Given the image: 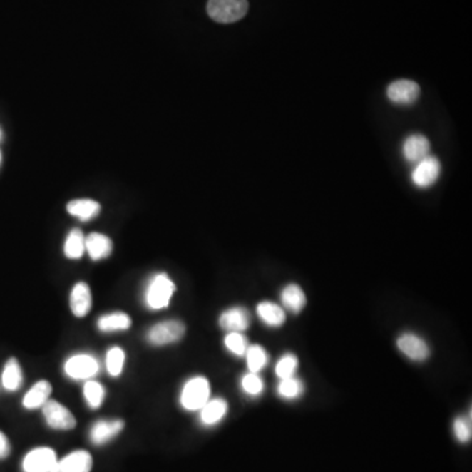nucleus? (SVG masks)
<instances>
[{
	"label": "nucleus",
	"instance_id": "nucleus-31",
	"mask_svg": "<svg viewBox=\"0 0 472 472\" xmlns=\"http://www.w3.org/2000/svg\"><path fill=\"white\" fill-rule=\"evenodd\" d=\"M240 387L245 395H248L251 398H256V396H260L261 394L264 392V381L261 379L260 375L257 373L248 371L247 374L242 376Z\"/></svg>",
	"mask_w": 472,
	"mask_h": 472
},
{
	"label": "nucleus",
	"instance_id": "nucleus-26",
	"mask_svg": "<svg viewBox=\"0 0 472 472\" xmlns=\"http://www.w3.org/2000/svg\"><path fill=\"white\" fill-rule=\"evenodd\" d=\"M247 366L251 373H260L268 365L269 354L261 345H250L245 354Z\"/></svg>",
	"mask_w": 472,
	"mask_h": 472
},
{
	"label": "nucleus",
	"instance_id": "nucleus-11",
	"mask_svg": "<svg viewBox=\"0 0 472 472\" xmlns=\"http://www.w3.org/2000/svg\"><path fill=\"white\" fill-rule=\"evenodd\" d=\"M441 164L437 158L426 156L419 163H416L412 172V181L419 188H428L433 185L440 176Z\"/></svg>",
	"mask_w": 472,
	"mask_h": 472
},
{
	"label": "nucleus",
	"instance_id": "nucleus-12",
	"mask_svg": "<svg viewBox=\"0 0 472 472\" xmlns=\"http://www.w3.org/2000/svg\"><path fill=\"white\" fill-rule=\"evenodd\" d=\"M251 317L248 309L240 306L225 309L220 317V326L226 332H245L250 328Z\"/></svg>",
	"mask_w": 472,
	"mask_h": 472
},
{
	"label": "nucleus",
	"instance_id": "nucleus-5",
	"mask_svg": "<svg viewBox=\"0 0 472 472\" xmlns=\"http://www.w3.org/2000/svg\"><path fill=\"white\" fill-rule=\"evenodd\" d=\"M100 371V364L96 357L88 353H76L66 359L63 373L73 381H90Z\"/></svg>",
	"mask_w": 472,
	"mask_h": 472
},
{
	"label": "nucleus",
	"instance_id": "nucleus-25",
	"mask_svg": "<svg viewBox=\"0 0 472 472\" xmlns=\"http://www.w3.org/2000/svg\"><path fill=\"white\" fill-rule=\"evenodd\" d=\"M106 389L101 383L98 381H86L84 386H83V396L87 403V406L91 409H98V408L103 406L104 400H106Z\"/></svg>",
	"mask_w": 472,
	"mask_h": 472
},
{
	"label": "nucleus",
	"instance_id": "nucleus-23",
	"mask_svg": "<svg viewBox=\"0 0 472 472\" xmlns=\"http://www.w3.org/2000/svg\"><path fill=\"white\" fill-rule=\"evenodd\" d=\"M1 384L3 389L9 392L20 390L23 384V370L15 357H11L3 367Z\"/></svg>",
	"mask_w": 472,
	"mask_h": 472
},
{
	"label": "nucleus",
	"instance_id": "nucleus-14",
	"mask_svg": "<svg viewBox=\"0 0 472 472\" xmlns=\"http://www.w3.org/2000/svg\"><path fill=\"white\" fill-rule=\"evenodd\" d=\"M387 96L395 104L408 106L415 103L420 96V87L417 83L412 81H396L389 86Z\"/></svg>",
	"mask_w": 472,
	"mask_h": 472
},
{
	"label": "nucleus",
	"instance_id": "nucleus-33",
	"mask_svg": "<svg viewBox=\"0 0 472 472\" xmlns=\"http://www.w3.org/2000/svg\"><path fill=\"white\" fill-rule=\"evenodd\" d=\"M11 453V443H9L7 436L0 431V461L6 459Z\"/></svg>",
	"mask_w": 472,
	"mask_h": 472
},
{
	"label": "nucleus",
	"instance_id": "nucleus-1",
	"mask_svg": "<svg viewBox=\"0 0 472 472\" xmlns=\"http://www.w3.org/2000/svg\"><path fill=\"white\" fill-rule=\"evenodd\" d=\"M176 292V285L167 273H156L147 282L143 301L147 309L160 311L167 309Z\"/></svg>",
	"mask_w": 472,
	"mask_h": 472
},
{
	"label": "nucleus",
	"instance_id": "nucleus-32",
	"mask_svg": "<svg viewBox=\"0 0 472 472\" xmlns=\"http://www.w3.org/2000/svg\"><path fill=\"white\" fill-rule=\"evenodd\" d=\"M453 431L456 440L461 443H467L471 441L472 425L471 417L467 416H459L454 420L453 424Z\"/></svg>",
	"mask_w": 472,
	"mask_h": 472
},
{
	"label": "nucleus",
	"instance_id": "nucleus-8",
	"mask_svg": "<svg viewBox=\"0 0 472 472\" xmlns=\"http://www.w3.org/2000/svg\"><path fill=\"white\" fill-rule=\"evenodd\" d=\"M396 345H398V349L407 359L415 361V362H424L431 356V349H429L428 342L414 332L400 334Z\"/></svg>",
	"mask_w": 472,
	"mask_h": 472
},
{
	"label": "nucleus",
	"instance_id": "nucleus-18",
	"mask_svg": "<svg viewBox=\"0 0 472 472\" xmlns=\"http://www.w3.org/2000/svg\"><path fill=\"white\" fill-rule=\"evenodd\" d=\"M112 250H113V243L104 234L92 232L86 237V252L90 255L92 260L98 261L109 257Z\"/></svg>",
	"mask_w": 472,
	"mask_h": 472
},
{
	"label": "nucleus",
	"instance_id": "nucleus-6",
	"mask_svg": "<svg viewBox=\"0 0 472 472\" xmlns=\"http://www.w3.org/2000/svg\"><path fill=\"white\" fill-rule=\"evenodd\" d=\"M41 411L48 426L54 431H73L76 426V419L73 412L57 400H48L42 406Z\"/></svg>",
	"mask_w": 472,
	"mask_h": 472
},
{
	"label": "nucleus",
	"instance_id": "nucleus-20",
	"mask_svg": "<svg viewBox=\"0 0 472 472\" xmlns=\"http://www.w3.org/2000/svg\"><path fill=\"white\" fill-rule=\"evenodd\" d=\"M257 317L260 318L261 322L268 327H281L286 320L285 309H282L277 303L273 302L264 301L257 304Z\"/></svg>",
	"mask_w": 472,
	"mask_h": 472
},
{
	"label": "nucleus",
	"instance_id": "nucleus-4",
	"mask_svg": "<svg viewBox=\"0 0 472 472\" xmlns=\"http://www.w3.org/2000/svg\"><path fill=\"white\" fill-rule=\"evenodd\" d=\"M248 12L247 0H209L207 14L214 21L231 24L242 20Z\"/></svg>",
	"mask_w": 472,
	"mask_h": 472
},
{
	"label": "nucleus",
	"instance_id": "nucleus-19",
	"mask_svg": "<svg viewBox=\"0 0 472 472\" xmlns=\"http://www.w3.org/2000/svg\"><path fill=\"white\" fill-rule=\"evenodd\" d=\"M429 151H431L429 140L420 134L408 137L403 145V154L409 163H419L424 158L428 156Z\"/></svg>",
	"mask_w": 472,
	"mask_h": 472
},
{
	"label": "nucleus",
	"instance_id": "nucleus-27",
	"mask_svg": "<svg viewBox=\"0 0 472 472\" xmlns=\"http://www.w3.org/2000/svg\"><path fill=\"white\" fill-rule=\"evenodd\" d=\"M304 392V384L299 378L290 376L285 379H279L277 386V394L279 398L285 400H295L301 398Z\"/></svg>",
	"mask_w": 472,
	"mask_h": 472
},
{
	"label": "nucleus",
	"instance_id": "nucleus-22",
	"mask_svg": "<svg viewBox=\"0 0 472 472\" xmlns=\"http://www.w3.org/2000/svg\"><path fill=\"white\" fill-rule=\"evenodd\" d=\"M281 302L286 309L292 311L293 314H299L302 309H304L307 298L301 286L289 284L281 292Z\"/></svg>",
	"mask_w": 472,
	"mask_h": 472
},
{
	"label": "nucleus",
	"instance_id": "nucleus-13",
	"mask_svg": "<svg viewBox=\"0 0 472 472\" xmlns=\"http://www.w3.org/2000/svg\"><path fill=\"white\" fill-rule=\"evenodd\" d=\"M92 309V293L86 282H78L70 293V309L75 318H84Z\"/></svg>",
	"mask_w": 472,
	"mask_h": 472
},
{
	"label": "nucleus",
	"instance_id": "nucleus-2",
	"mask_svg": "<svg viewBox=\"0 0 472 472\" xmlns=\"http://www.w3.org/2000/svg\"><path fill=\"white\" fill-rule=\"evenodd\" d=\"M212 387L206 376L197 375L184 383L180 392V406L188 412H198L210 399Z\"/></svg>",
	"mask_w": 472,
	"mask_h": 472
},
{
	"label": "nucleus",
	"instance_id": "nucleus-21",
	"mask_svg": "<svg viewBox=\"0 0 472 472\" xmlns=\"http://www.w3.org/2000/svg\"><path fill=\"white\" fill-rule=\"evenodd\" d=\"M101 210V206L96 201L90 198H81V200H73L67 204V212L75 218H79L82 222L93 220L98 217Z\"/></svg>",
	"mask_w": 472,
	"mask_h": 472
},
{
	"label": "nucleus",
	"instance_id": "nucleus-28",
	"mask_svg": "<svg viewBox=\"0 0 472 472\" xmlns=\"http://www.w3.org/2000/svg\"><path fill=\"white\" fill-rule=\"evenodd\" d=\"M126 361V353L120 347H112L106 352V367L108 374L117 378L123 374V367Z\"/></svg>",
	"mask_w": 472,
	"mask_h": 472
},
{
	"label": "nucleus",
	"instance_id": "nucleus-24",
	"mask_svg": "<svg viewBox=\"0 0 472 472\" xmlns=\"http://www.w3.org/2000/svg\"><path fill=\"white\" fill-rule=\"evenodd\" d=\"M63 252L70 260H78L86 252V236L83 235L79 228L71 230L66 237Z\"/></svg>",
	"mask_w": 472,
	"mask_h": 472
},
{
	"label": "nucleus",
	"instance_id": "nucleus-30",
	"mask_svg": "<svg viewBox=\"0 0 472 472\" xmlns=\"http://www.w3.org/2000/svg\"><path fill=\"white\" fill-rule=\"evenodd\" d=\"M223 342L226 349L237 357H243L250 347V342L243 332H227Z\"/></svg>",
	"mask_w": 472,
	"mask_h": 472
},
{
	"label": "nucleus",
	"instance_id": "nucleus-16",
	"mask_svg": "<svg viewBox=\"0 0 472 472\" xmlns=\"http://www.w3.org/2000/svg\"><path fill=\"white\" fill-rule=\"evenodd\" d=\"M53 392L51 383L48 381H39L34 383L23 398V407L28 411L39 409L50 399Z\"/></svg>",
	"mask_w": 472,
	"mask_h": 472
},
{
	"label": "nucleus",
	"instance_id": "nucleus-29",
	"mask_svg": "<svg viewBox=\"0 0 472 472\" xmlns=\"http://www.w3.org/2000/svg\"><path fill=\"white\" fill-rule=\"evenodd\" d=\"M298 366H299L298 357L293 353H286L278 359L276 367H275V373L279 379H285V378L295 376Z\"/></svg>",
	"mask_w": 472,
	"mask_h": 472
},
{
	"label": "nucleus",
	"instance_id": "nucleus-3",
	"mask_svg": "<svg viewBox=\"0 0 472 472\" xmlns=\"http://www.w3.org/2000/svg\"><path fill=\"white\" fill-rule=\"evenodd\" d=\"M187 327L178 319H170L156 323L146 332V340L154 347H165L176 344L185 336Z\"/></svg>",
	"mask_w": 472,
	"mask_h": 472
},
{
	"label": "nucleus",
	"instance_id": "nucleus-17",
	"mask_svg": "<svg viewBox=\"0 0 472 472\" xmlns=\"http://www.w3.org/2000/svg\"><path fill=\"white\" fill-rule=\"evenodd\" d=\"M131 328V318L123 311L109 312L100 317L98 320V329L104 334L123 332Z\"/></svg>",
	"mask_w": 472,
	"mask_h": 472
},
{
	"label": "nucleus",
	"instance_id": "nucleus-15",
	"mask_svg": "<svg viewBox=\"0 0 472 472\" xmlns=\"http://www.w3.org/2000/svg\"><path fill=\"white\" fill-rule=\"evenodd\" d=\"M200 423L206 428H212L225 420L228 414V403L223 398H214L207 400V403L200 411Z\"/></svg>",
	"mask_w": 472,
	"mask_h": 472
},
{
	"label": "nucleus",
	"instance_id": "nucleus-9",
	"mask_svg": "<svg viewBox=\"0 0 472 472\" xmlns=\"http://www.w3.org/2000/svg\"><path fill=\"white\" fill-rule=\"evenodd\" d=\"M125 421L121 419L98 420L91 426L90 441L95 446H103L123 433Z\"/></svg>",
	"mask_w": 472,
	"mask_h": 472
},
{
	"label": "nucleus",
	"instance_id": "nucleus-7",
	"mask_svg": "<svg viewBox=\"0 0 472 472\" xmlns=\"http://www.w3.org/2000/svg\"><path fill=\"white\" fill-rule=\"evenodd\" d=\"M57 461L58 456L54 448L39 446L25 454L21 461V471L53 472Z\"/></svg>",
	"mask_w": 472,
	"mask_h": 472
},
{
	"label": "nucleus",
	"instance_id": "nucleus-10",
	"mask_svg": "<svg viewBox=\"0 0 472 472\" xmlns=\"http://www.w3.org/2000/svg\"><path fill=\"white\" fill-rule=\"evenodd\" d=\"M93 458L86 450H73L70 454L58 459L53 472H91Z\"/></svg>",
	"mask_w": 472,
	"mask_h": 472
}]
</instances>
